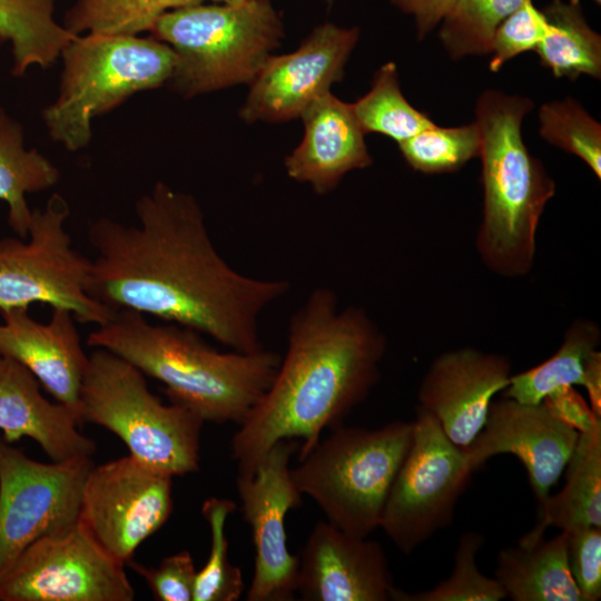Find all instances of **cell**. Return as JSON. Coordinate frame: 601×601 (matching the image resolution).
Here are the masks:
<instances>
[{"label": "cell", "instance_id": "8", "mask_svg": "<svg viewBox=\"0 0 601 601\" xmlns=\"http://www.w3.org/2000/svg\"><path fill=\"white\" fill-rule=\"evenodd\" d=\"M57 99L42 111L51 138L70 151L91 139V120L132 95L170 81L176 55L155 37L78 35L61 51Z\"/></svg>", "mask_w": 601, "mask_h": 601}, {"label": "cell", "instance_id": "35", "mask_svg": "<svg viewBox=\"0 0 601 601\" xmlns=\"http://www.w3.org/2000/svg\"><path fill=\"white\" fill-rule=\"evenodd\" d=\"M545 31V18L532 0H525L495 29L491 43V71H499L512 58L535 50Z\"/></svg>", "mask_w": 601, "mask_h": 601}, {"label": "cell", "instance_id": "3", "mask_svg": "<svg viewBox=\"0 0 601 601\" xmlns=\"http://www.w3.org/2000/svg\"><path fill=\"white\" fill-rule=\"evenodd\" d=\"M87 343L126 359L162 383L171 403L217 424L246 420L269 388L282 357L265 348L223 353L194 329L152 324L129 309L115 311L89 333Z\"/></svg>", "mask_w": 601, "mask_h": 601}, {"label": "cell", "instance_id": "1", "mask_svg": "<svg viewBox=\"0 0 601 601\" xmlns=\"http://www.w3.org/2000/svg\"><path fill=\"white\" fill-rule=\"evenodd\" d=\"M137 225L101 217L88 229L96 250L88 294L207 335L233 351L263 347L259 318L290 283L234 269L209 236L197 200L158 181L135 205Z\"/></svg>", "mask_w": 601, "mask_h": 601}, {"label": "cell", "instance_id": "7", "mask_svg": "<svg viewBox=\"0 0 601 601\" xmlns=\"http://www.w3.org/2000/svg\"><path fill=\"white\" fill-rule=\"evenodd\" d=\"M78 418L117 435L129 454L171 476L199 470L204 421L151 393L146 376L120 356L96 348L82 380Z\"/></svg>", "mask_w": 601, "mask_h": 601}, {"label": "cell", "instance_id": "42", "mask_svg": "<svg viewBox=\"0 0 601 601\" xmlns=\"http://www.w3.org/2000/svg\"><path fill=\"white\" fill-rule=\"evenodd\" d=\"M328 6H332L335 0H325Z\"/></svg>", "mask_w": 601, "mask_h": 601}, {"label": "cell", "instance_id": "6", "mask_svg": "<svg viewBox=\"0 0 601 601\" xmlns=\"http://www.w3.org/2000/svg\"><path fill=\"white\" fill-rule=\"evenodd\" d=\"M413 421L377 428L339 425L290 469L302 495L319 506L326 521L356 536L380 528L382 513L413 440Z\"/></svg>", "mask_w": 601, "mask_h": 601}, {"label": "cell", "instance_id": "20", "mask_svg": "<svg viewBox=\"0 0 601 601\" xmlns=\"http://www.w3.org/2000/svg\"><path fill=\"white\" fill-rule=\"evenodd\" d=\"M305 134L300 144L285 158L289 178L309 185L318 195L337 187L349 171L372 164L362 130L346 104L326 91L302 114Z\"/></svg>", "mask_w": 601, "mask_h": 601}, {"label": "cell", "instance_id": "34", "mask_svg": "<svg viewBox=\"0 0 601 601\" xmlns=\"http://www.w3.org/2000/svg\"><path fill=\"white\" fill-rule=\"evenodd\" d=\"M539 124L544 140L579 157L601 178V126L581 104L570 97L545 102Z\"/></svg>", "mask_w": 601, "mask_h": 601}, {"label": "cell", "instance_id": "5", "mask_svg": "<svg viewBox=\"0 0 601 601\" xmlns=\"http://www.w3.org/2000/svg\"><path fill=\"white\" fill-rule=\"evenodd\" d=\"M152 37L176 55L170 83L184 96L250 85L284 37L270 0L193 4L162 14Z\"/></svg>", "mask_w": 601, "mask_h": 601}, {"label": "cell", "instance_id": "15", "mask_svg": "<svg viewBox=\"0 0 601 601\" xmlns=\"http://www.w3.org/2000/svg\"><path fill=\"white\" fill-rule=\"evenodd\" d=\"M359 37L356 27L317 26L293 52L272 56L250 83L240 109L247 122L287 121L297 117L344 76Z\"/></svg>", "mask_w": 601, "mask_h": 601}, {"label": "cell", "instance_id": "43", "mask_svg": "<svg viewBox=\"0 0 601 601\" xmlns=\"http://www.w3.org/2000/svg\"><path fill=\"white\" fill-rule=\"evenodd\" d=\"M597 4L601 3V0H593Z\"/></svg>", "mask_w": 601, "mask_h": 601}, {"label": "cell", "instance_id": "10", "mask_svg": "<svg viewBox=\"0 0 601 601\" xmlns=\"http://www.w3.org/2000/svg\"><path fill=\"white\" fill-rule=\"evenodd\" d=\"M413 440L388 493L380 523L404 554H411L453 520L473 471L463 449L437 421L417 407Z\"/></svg>", "mask_w": 601, "mask_h": 601}, {"label": "cell", "instance_id": "4", "mask_svg": "<svg viewBox=\"0 0 601 601\" xmlns=\"http://www.w3.org/2000/svg\"><path fill=\"white\" fill-rule=\"evenodd\" d=\"M531 99L483 91L475 104L481 138L482 220L476 250L484 266L505 278L526 276L536 252V230L555 184L522 138Z\"/></svg>", "mask_w": 601, "mask_h": 601}, {"label": "cell", "instance_id": "26", "mask_svg": "<svg viewBox=\"0 0 601 601\" xmlns=\"http://www.w3.org/2000/svg\"><path fill=\"white\" fill-rule=\"evenodd\" d=\"M55 3L0 0V43L11 45L13 76H23L32 66L50 67L78 36L55 20Z\"/></svg>", "mask_w": 601, "mask_h": 601}, {"label": "cell", "instance_id": "27", "mask_svg": "<svg viewBox=\"0 0 601 601\" xmlns=\"http://www.w3.org/2000/svg\"><path fill=\"white\" fill-rule=\"evenodd\" d=\"M600 341L597 323L588 318L575 319L566 329L556 353L530 370L512 374L502 396L539 404L559 387L582 385L585 361Z\"/></svg>", "mask_w": 601, "mask_h": 601}, {"label": "cell", "instance_id": "18", "mask_svg": "<svg viewBox=\"0 0 601 601\" xmlns=\"http://www.w3.org/2000/svg\"><path fill=\"white\" fill-rule=\"evenodd\" d=\"M298 556L296 593L305 601H387L396 587L382 545L327 521L312 529Z\"/></svg>", "mask_w": 601, "mask_h": 601}, {"label": "cell", "instance_id": "32", "mask_svg": "<svg viewBox=\"0 0 601 601\" xmlns=\"http://www.w3.org/2000/svg\"><path fill=\"white\" fill-rule=\"evenodd\" d=\"M236 504L228 499L209 497L201 514L210 530V550L206 564L196 573L193 601H236L245 585L242 571L228 560L226 521Z\"/></svg>", "mask_w": 601, "mask_h": 601}, {"label": "cell", "instance_id": "19", "mask_svg": "<svg viewBox=\"0 0 601 601\" xmlns=\"http://www.w3.org/2000/svg\"><path fill=\"white\" fill-rule=\"evenodd\" d=\"M0 315V356L22 364L55 401L78 415L89 355L82 348L72 314L55 308L48 323L33 319L28 308H12Z\"/></svg>", "mask_w": 601, "mask_h": 601}, {"label": "cell", "instance_id": "2", "mask_svg": "<svg viewBox=\"0 0 601 601\" xmlns=\"http://www.w3.org/2000/svg\"><path fill=\"white\" fill-rule=\"evenodd\" d=\"M386 337L361 307H341L328 287L314 288L292 315L276 375L231 441L238 476L250 477L280 440H302L298 459L344 418L380 380Z\"/></svg>", "mask_w": 601, "mask_h": 601}, {"label": "cell", "instance_id": "22", "mask_svg": "<svg viewBox=\"0 0 601 601\" xmlns=\"http://www.w3.org/2000/svg\"><path fill=\"white\" fill-rule=\"evenodd\" d=\"M564 471V486L539 505L538 522L520 544L536 543L550 526L561 531L601 526V426L579 434Z\"/></svg>", "mask_w": 601, "mask_h": 601}, {"label": "cell", "instance_id": "40", "mask_svg": "<svg viewBox=\"0 0 601 601\" xmlns=\"http://www.w3.org/2000/svg\"><path fill=\"white\" fill-rule=\"evenodd\" d=\"M592 412L601 417V353L593 351L584 364L583 382Z\"/></svg>", "mask_w": 601, "mask_h": 601}, {"label": "cell", "instance_id": "21", "mask_svg": "<svg viewBox=\"0 0 601 601\" xmlns=\"http://www.w3.org/2000/svg\"><path fill=\"white\" fill-rule=\"evenodd\" d=\"M35 375L17 361L0 356V431L8 443L32 439L52 462L92 456L93 440L78 431L75 411L50 402Z\"/></svg>", "mask_w": 601, "mask_h": 601}, {"label": "cell", "instance_id": "14", "mask_svg": "<svg viewBox=\"0 0 601 601\" xmlns=\"http://www.w3.org/2000/svg\"><path fill=\"white\" fill-rule=\"evenodd\" d=\"M296 440H280L260 459L250 477L237 476V491L255 550L248 601H290L296 594L298 556L287 548L286 514L302 504L290 477Z\"/></svg>", "mask_w": 601, "mask_h": 601}, {"label": "cell", "instance_id": "11", "mask_svg": "<svg viewBox=\"0 0 601 601\" xmlns=\"http://www.w3.org/2000/svg\"><path fill=\"white\" fill-rule=\"evenodd\" d=\"M90 456L42 463L0 436V579L37 539L78 521Z\"/></svg>", "mask_w": 601, "mask_h": 601}, {"label": "cell", "instance_id": "25", "mask_svg": "<svg viewBox=\"0 0 601 601\" xmlns=\"http://www.w3.org/2000/svg\"><path fill=\"white\" fill-rule=\"evenodd\" d=\"M545 31L535 51L558 78L601 77V36L587 22L579 0H552L543 10Z\"/></svg>", "mask_w": 601, "mask_h": 601}, {"label": "cell", "instance_id": "28", "mask_svg": "<svg viewBox=\"0 0 601 601\" xmlns=\"http://www.w3.org/2000/svg\"><path fill=\"white\" fill-rule=\"evenodd\" d=\"M352 108L365 134H382L397 144L434 125L405 99L394 62L378 68L370 91L352 104Z\"/></svg>", "mask_w": 601, "mask_h": 601}, {"label": "cell", "instance_id": "24", "mask_svg": "<svg viewBox=\"0 0 601 601\" xmlns=\"http://www.w3.org/2000/svg\"><path fill=\"white\" fill-rule=\"evenodd\" d=\"M59 169L37 149L24 145L23 129L4 110H0V200L8 205V224L27 238L32 219L26 195L53 187Z\"/></svg>", "mask_w": 601, "mask_h": 601}, {"label": "cell", "instance_id": "37", "mask_svg": "<svg viewBox=\"0 0 601 601\" xmlns=\"http://www.w3.org/2000/svg\"><path fill=\"white\" fill-rule=\"evenodd\" d=\"M568 533V562L582 601L601 598V526H581Z\"/></svg>", "mask_w": 601, "mask_h": 601}, {"label": "cell", "instance_id": "38", "mask_svg": "<svg viewBox=\"0 0 601 601\" xmlns=\"http://www.w3.org/2000/svg\"><path fill=\"white\" fill-rule=\"evenodd\" d=\"M546 410L564 425L579 434L601 426L598 417L573 386H562L548 394L542 402Z\"/></svg>", "mask_w": 601, "mask_h": 601}, {"label": "cell", "instance_id": "41", "mask_svg": "<svg viewBox=\"0 0 601 601\" xmlns=\"http://www.w3.org/2000/svg\"><path fill=\"white\" fill-rule=\"evenodd\" d=\"M210 1L216 2V3H234V2H238L243 0H210Z\"/></svg>", "mask_w": 601, "mask_h": 601}, {"label": "cell", "instance_id": "30", "mask_svg": "<svg viewBox=\"0 0 601 601\" xmlns=\"http://www.w3.org/2000/svg\"><path fill=\"white\" fill-rule=\"evenodd\" d=\"M525 0H457L440 24L439 37L447 55L456 60L491 51L497 26Z\"/></svg>", "mask_w": 601, "mask_h": 601}, {"label": "cell", "instance_id": "9", "mask_svg": "<svg viewBox=\"0 0 601 601\" xmlns=\"http://www.w3.org/2000/svg\"><path fill=\"white\" fill-rule=\"evenodd\" d=\"M70 210L53 194L32 210L27 238L0 239V313L36 303L62 308L82 324H105L114 314L88 294L92 260L72 247L65 224Z\"/></svg>", "mask_w": 601, "mask_h": 601}, {"label": "cell", "instance_id": "23", "mask_svg": "<svg viewBox=\"0 0 601 601\" xmlns=\"http://www.w3.org/2000/svg\"><path fill=\"white\" fill-rule=\"evenodd\" d=\"M495 579L513 601H582L568 562V533L501 549Z\"/></svg>", "mask_w": 601, "mask_h": 601}, {"label": "cell", "instance_id": "13", "mask_svg": "<svg viewBox=\"0 0 601 601\" xmlns=\"http://www.w3.org/2000/svg\"><path fill=\"white\" fill-rule=\"evenodd\" d=\"M125 565L79 525L33 541L0 579V601H131Z\"/></svg>", "mask_w": 601, "mask_h": 601}, {"label": "cell", "instance_id": "16", "mask_svg": "<svg viewBox=\"0 0 601 601\" xmlns=\"http://www.w3.org/2000/svg\"><path fill=\"white\" fill-rule=\"evenodd\" d=\"M578 436L543 403L525 404L503 396L491 403L482 431L463 452L473 472L495 455L516 456L540 505L564 472Z\"/></svg>", "mask_w": 601, "mask_h": 601}, {"label": "cell", "instance_id": "12", "mask_svg": "<svg viewBox=\"0 0 601 601\" xmlns=\"http://www.w3.org/2000/svg\"><path fill=\"white\" fill-rule=\"evenodd\" d=\"M173 510V476L128 454L90 469L78 523L110 558L126 565Z\"/></svg>", "mask_w": 601, "mask_h": 601}, {"label": "cell", "instance_id": "39", "mask_svg": "<svg viewBox=\"0 0 601 601\" xmlns=\"http://www.w3.org/2000/svg\"><path fill=\"white\" fill-rule=\"evenodd\" d=\"M403 13L412 16L420 40L433 31L451 12L457 0H390Z\"/></svg>", "mask_w": 601, "mask_h": 601}, {"label": "cell", "instance_id": "31", "mask_svg": "<svg viewBox=\"0 0 601 601\" xmlns=\"http://www.w3.org/2000/svg\"><path fill=\"white\" fill-rule=\"evenodd\" d=\"M411 168L424 174L452 173L479 157L481 138L475 121L456 127L432 125L397 144Z\"/></svg>", "mask_w": 601, "mask_h": 601}, {"label": "cell", "instance_id": "36", "mask_svg": "<svg viewBox=\"0 0 601 601\" xmlns=\"http://www.w3.org/2000/svg\"><path fill=\"white\" fill-rule=\"evenodd\" d=\"M127 565L144 579L156 600L193 601L197 570L189 551L166 556L156 568L132 560Z\"/></svg>", "mask_w": 601, "mask_h": 601}, {"label": "cell", "instance_id": "17", "mask_svg": "<svg viewBox=\"0 0 601 601\" xmlns=\"http://www.w3.org/2000/svg\"><path fill=\"white\" fill-rule=\"evenodd\" d=\"M510 361L500 354L464 347L439 355L417 391L430 413L456 446L465 449L482 431L494 396L509 384Z\"/></svg>", "mask_w": 601, "mask_h": 601}, {"label": "cell", "instance_id": "33", "mask_svg": "<svg viewBox=\"0 0 601 601\" xmlns=\"http://www.w3.org/2000/svg\"><path fill=\"white\" fill-rule=\"evenodd\" d=\"M484 544L481 533L461 534L451 574L431 590L407 593L395 589V601H500L505 592L495 578L484 575L476 565L477 552Z\"/></svg>", "mask_w": 601, "mask_h": 601}, {"label": "cell", "instance_id": "29", "mask_svg": "<svg viewBox=\"0 0 601 601\" xmlns=\"http://www.w3.org/2000/svg\"><path fill=\"white\" fill-rule=\"evenodd\" d=\"M206 0H76L66 12L63 26L81 32L138 36L151 31L166 12Z\"/></svg>", "mask_w": 601, "mask_h": 601}]
</instances>
